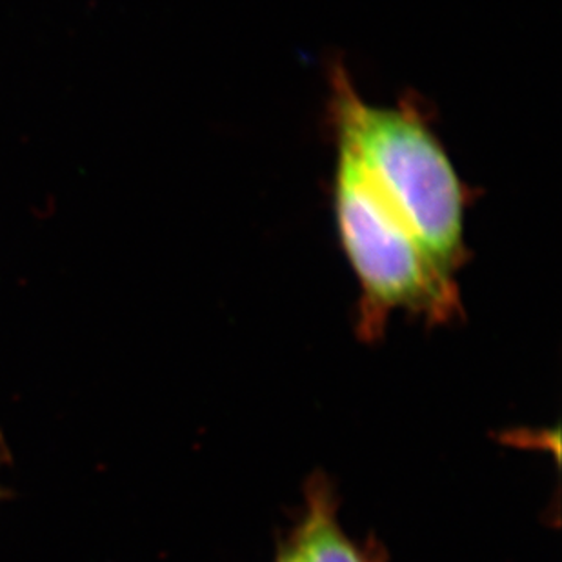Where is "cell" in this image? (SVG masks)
<instances>
[{
	"label": "cell",
	"instance_id": "cell-1",
	"mask_svg": "<svg viewBox=\"0 0 562 562\" xmlns=\"http://www.w3.org/2000/svg\"><path fill=\"white\" fill-rule=\"evenodd\" d=\"M335 146L356 160L382 201L403 218L430 259L457 279L468 259V190L414 99L376 106L362 99L345 66L329 69Z\"/></svg>",
	"mask_w": 562,
	"mask_h": 562
},
{
	"label": "cell",
	"instance_id": "cell-3",
	"mask_svg": "<svg viewBox=\"0 0 562 562\" xmlns=\"http://www.w3.org/2000/svg\"><path fill=\"white\" fill-rule=\"evenodd\" d=\"M284 541L299 562H386V553L375 542L359 544L346 533L337 492L321 473L304 486L303 512Z\"/></svg>",
	"mask_w": 562,
	"mask_h": 562
},
{
	"label": "cell",
	"instance_id": "cell-2",
	"mask_svg": "<svg viewBox=\"0 0 562 562\" xmlns=\"http://www.w3.org/2000/svg\"><path fill=\"white\" fill-rule=\"evenodd\" d=\"M331 201L340 246L359 282V339H382L398 312L423 318L428 326L461 318L459 281L440 270L356 160L339 148Z\"/></svg>",
	"mask_w": 562,
	"mask_h": 562
}]
</instances>
